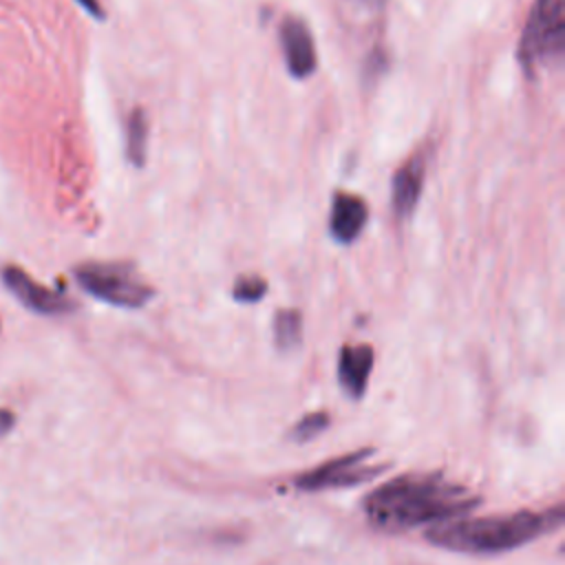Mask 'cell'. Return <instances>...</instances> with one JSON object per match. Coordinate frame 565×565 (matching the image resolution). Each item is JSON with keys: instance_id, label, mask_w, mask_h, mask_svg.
Returning a JSON list of instances; mask_svg holds the SVG:
<instances>
[{"instance_id": "obj_6", "label": "cell", "mask_w": 565, "mask_h": 565, "mask_svg": "<svg viewBox=\"0 0 565 565\" xmlns=\"http://www.w3.org/2000/svg\"><path fill=\"white\" fill-rule=\"evenodd\" d=\"M278 35H280V46L285 53L287 71L296 79H307L309 75H313L318 68V55H316V46H313L309 26L300 18L289 15L280 22Z\"/></svg>"}, {"instance_id": "obj_8", "label": "cell", "mask_w": 565, "mask_h": 565, "mask_svg": "<svg viewBox=\"0 0 565 565\" xmlns=\"http://www.w3.org/2000/svg\"><path fill=\"white\" fill-rule=\"evenodd\" d=\"M369 218V207L362 196L351 192H333L329 212V234L335 243L349 245L364 230Z\"/></svg>"}, {"instance_id": "obj_1", "label": "cell", "mask_w": 565, "mask_h": 565, "mask_svg": "<svg viewBox=\"0 0 565 565\" xmlns=\"http://www.w3.org/2000/svg\"><path fill=\"white\" fill-rule=\"evenodd\" d=\"M477 503L479 497L459 483L433 475H408L371 490L362 508L375 527L397 532L457 519L459 514L470 512Z\"/></svg>"}, {"instance_id": "obj_16", "label": "cell", "mask_w": 565, "mask_h": 565, "mask_svg": "<svg viewBox=\"0 0 565 565\" xmlns=\"http://www.w3.org/2000/svg\"><path fill=\"white\" fill-rule=\"evenodd\" d=\"M90 15H95V18H104V11H102V4H99V0H77Z\"/></svg>"}, {"instance_id": "obj_11", "label": "cell", "mask_w": 565, "mask_h": 565, "mask_svg": "<svg viewBox=\"0 0 565 565\" xmlns=\"http://www.w3.org/2000/svg\"><path fill=\"white\" fill-rule=\"evenodd\" d=\"M148 117L143 108H135L126 119V157L135 168H143L148 154Z\"/></svg>"}, {"instance_id": "obj_4", "label": "cell", "mask_w": 565, "mask_h": 565, "mask_svg": "<svg viewBox=\"0 0 565 565\" xmlns=\"http://www.w3.org/2000/svg\"><path fill=\"white\" fill-rule=\"evenodd\" d=\"M75 278L86 294L115 307L139 309L154 296L150 285L119 263H84L75 269Z\"/></svg>"}, {"instance_id": "obj_13", "label": "cell", "mask_w": 565, "mask_h": 565, "mask_svg": "<svg viewBox=\"0 0 565 565\" xmlns=\"http://www.w3.org/2000/svg\"><path fill=\"white\" fill-rule=\"evenodd\" d=\"M267 291V282L258 276H241L236 282H234V289H232V296L234 300L238 302H256L265 296Z\"/></svg>"}, {"instance_id": "obj_10", "label": "cell", "mask_w": 565, "mask_h": 565, "mask_svg": "<svg viewBox=\"0 0 565 565\" xmlns=\"http://www.w3.org/2000/svg\"><path fill=\"white\" fill-rule=\"evenodd\" d=\"M373 369V349L369 344H349L340 351L338 380L351 397H360L366 391Z\"/></svg>"}, {"instance_id": "obj_3", "label": "cell", "mask_w": 565, "mask_h": 565, "mask_svg": "<svg viewBox=\"0 0 565 565\" xmlns=\"http://www.w3.org/2000/svg\"><path fill=\"white\" fill-rule=\"evenodd\" d=\"M565 46V2L534 0L519 42V62L527 75L558 62Z\"/></svg>"}, {"instance_id": "obj_7", "label": "cell", "mask_w": 565, "mask_h": 565, "mask_svg": "<svg viewBox=\"0 0 565 565\" xmlns=\"http://www.w3.org/2000/svg\"><path fill=\"white\" fill-rule=\"evenodd\" d=\"M2 280L11 289V294L24 307H29L31 311H38V313H64V311H71V307H73V302L64 294L35 282L20 267H13V265L4 267L2 269Z\"/></svg>"}, {"instance_id": "obj_5", "label": "cell", "mask_w": 565, "mask_h": 565, "mask_svg": "<svg viewBox=\"0 0 565 565\" xmlns=\"http://www.w3.org/2000/svg\"><path fill=\"white\" fill-rule=\"evenodd\" d=\"M371 455H373L371 448H362V450L335 457V459L300 475L296 479V486L300 490H309V492L358 486V483H362V481H366L373 475L384 470V466H366L364 463V459H369Z\"/></svg>"}, {"instance_id": "obj_9", "label": "cell", "mask_w": 565, "mask_h": 565, "mask_svg": "<svg viewBox=\"0 0 565 565\" xmlns=\"http://www.w3.org/2000/svg\"><path fill=\"white\" fill-rule=\"evenodd\" d=\"M424 177H426V163H424L422 152L408 157L395 172V177H393V212L399 221H406L413 214V210L417 207L419 196H422Z\"/></svg>"}, {"instance_id": "obj_15", "label": "cell", "mask_w": 565, "mask_h": 565, "mask_svg": "<svg viewBox=\"0 0 565 565\" xmlns=\"http://www.w3.org/2000/svg\"><path fill=\"white\" fill-rule=\"evenodd\" d=\"M15 424V415L9 408H0V437L7 435Z\"/></svg>"}, {"instance_id": "obj_14", "label": "cell", "mask_w": 565, "mask_h": 565, "mask_svg": "<svg viewBox=\"0 0 565 565\" xmlns=\"http://www.w3.org/2000/svg\"><path fill=\"white\" fill-rule=\"evenodd\" d=\"M329 426V415L327 413H309L305 415L300 422H296L291 437L298 441H307L311 437H316L318 433H322Z\"/></svg>"}, {"instance_id": "obj_12", "label": "cell", "mask_w": 565, "mask_h": 565, "mask_svg": "<svg viewBox=\"0 0 565 565\" xmlns=\"http://www.w3.org/2000/svg\"><path fill=\"white\" fill-rule=\"evenodd\" d=\"M302 316L296 309H280L274 318V340L280 351H289L300 344Z\"/></svg>"}, {"instance_id": "obj_2", "label": "cell", "mask_w": 565, "mask_h": 565, "mask_svg": "<svg viewBox=\"0 0 565 565\" xmlns=\"http://www.w3.org/2000/svg\"><path fill=\"white\" fill-rule=\"evenodd\" d=\"M561 521L563 512L556 505L543 512L519 510L499 516L450 519L444 523H435L426 536L430 543L452 552L499 554L530 543L545 532H552L561 525Z\"/></svg>"}]
</instances>
